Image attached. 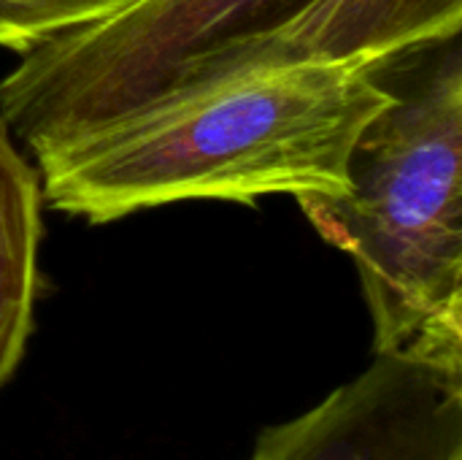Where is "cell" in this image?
Segmentation results:
<instances>
[{"label": "cell", "mask_w": 462, "mask_h": 460, "mask_svg": "<svg viewBox=\"0 0 462 460\" xmlns=\"http://www.w3.org/2000/svg\"><path fill=\"white\" fill-rule=\"evenodd\" d=\"M379 65L254 73L152 106L35 155L43 198L100 225L179 201L341 192L360 130L393 100Z\"/></svg>", "instance_id": "cell-2"}, {"label": "cell", "mask_w": 462, "mask_h": 460, "mask_svg": "<svg viewBox=\"0 0 462 460\" xmlns=\"http://www.w3.org/2000/svg\"><path fill=\"white\" fill-rule=\"evenodd\" d=\"M462 0H130L27 52L0 122L32 155L254 73L379 65L460 35Z\"/></svg>", "instance_id": "cell-1"}, {"label": "cell", "mask_w": 462, "mask_h": 460, "mask_svg": "<svg viewBox=\"0 0 462 460\" xmlns=\"http://www.w3.org/2000/svg\"><path fill=\"white\" fill-rule=\"evenodd\" d=\"M41 174L0 122V390L16 374L35 323L41 290Z\"/></svg>", "instance_id": "cell-5"}, {"label": "cell", "mask_w": 462, "mask_h": 460, "mask_svg": "<svg viewBox=\"0 0 462 460\" xmlns=\"http://www.w3.org/2000/svg\"><path fill=\"white\" fill-rule=\"evenodd\" d=\"M252 460H462V377L376 355L300 418L265 428Z\"/></svg>", "instance_id": "cell-4"}, {"label": "cell", "mask_w": 462, "mask_h": 460, "mask_svg": "<svg viewBox=\"0 0 462 460\" xmlns=\"http://www.w3.org/2000/svg\"><path fill=\"white\" fill-rule=\"evenodd\" d=\"M127 3L130 0H0V46L27 52Z\"/></svg>", "instance_id": "cell-6"}, {"label": "cell", "mask_w": 462, "mask_h": 460, "mask_svg": "<svg viewBox=\"0 0 462 460\" xmlns=\"http://www.w3.org/2000/svg\"><path fill=\"white\" fill-rule=\"evenodd\" d=\"M360 130L346 190L295 195L360 274L376 355L462 377V60L457 35ZM382 76V73H379Z\"/></svg>", "instance_id": "cell-3"}]
</instances>
